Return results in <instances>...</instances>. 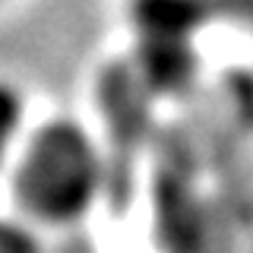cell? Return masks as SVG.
Instances as JSON below:
<instances>
[{
	"label": "cell",
	"mask_w": 253,
	"mask_h": 253,
	"mask_svg": "<svg viewBox=\"0 0 253 253\" xmlns=\"http://www.w3.org/2000/svg\"><path fill=\"white\" fill-rule=\"evenodd\" d=\"M13 190L32 218L76 221L101 190V152L76 121H47L16 152Z\"/></svg>",
	"instance_id": "6da1fadb"
},
{
	"label": "cell",
	"mask_w": 253,
	"mask_h": 253,
	"mask_svg": "<svg viewBox=\"0 0 253 253\" xmlns=\"http://www.w3.org/2000/svg\"><path fill=\"white\" fill-rule=\"evenodd\" d=\"M26 101L10 79H0V171L13 168L16 152L26 142Z\"/></svg>",
	"instance_id": "7a4b0ae2"
},
{
	"label": "cell",
	"mask_w": 253,
	"mask_h": 253,
	"mask_svg": "<svg viewBox=\"0 0 253 253\" xmlns=\"http://www.w3.org/2000/svg\"><path fill=\"white\" fill-rule=\"evenodd\" d=\"M0 253H42V241L29 221L0 218Z\"/></svg>",
	"instance_id": "3957f363"
}]
</instances>
